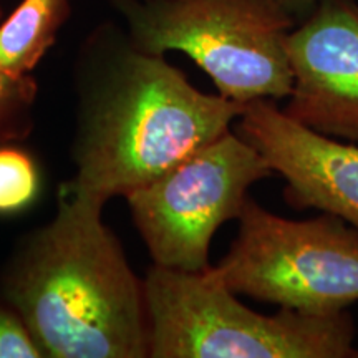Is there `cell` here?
<instances>
[{
    "label": "cell",
    "mask_w": 358,
    "mask_h": 358,
    "mask_svg": "<svg viewBox=\"0 0 358 358\" xmlns=\"http://www.w3.org/2000/svg\"><path fill=\"white\" fill-rule=\"evenodd\" d=\"M40 171L29 151L0 145V216L24 211L40 194Z\"/></svg>",
    "instance_id": "11"
},
{
    "label": "cell",
    "mask_w": 358,
    "mask_h": 358,
    "mask_svg": "<svg viewBox=\"0 0 358 358\" xmlns=\"http://www.w3.org/2000/svg\"><path fill=\"white\" fill-rule=\"evenodd\" d=\"M150 358H350L355 327L347 312L259 313L211 268L151 266L143 279Z\"/></svg>",
    "instance_id": "3"
},
{
    "label": "cell",
    "mask_w": 358,
    "mask_h": 358,
    "mask_svg": "<svg viewBox=\"0 0 358 358\" xmlns=\"http://www.w3.org/2000/svg\"><path fill=\"white\" fill-rule=\"evenodd\" d=\"M320 2L322 0H277V3L294 19L303 13H310Z\"/></svg>",
    "instance_id": "13"
},
{
    "label": "cell",
    "mask_w": 358,
    "mask_h": 358,
    "mask_svg": "<svg viewBox=\"0 0 358 358\" xmlns=\"http://www.w3.org/2000/svg\"><path fill=\"white\" fill-rule=\"evenodd\" d=\"M229 250L213 275L237 295L306 315L358 302V229L332 214L287 219L248 198Z\"/></svg>",
    "instance_id": "5"
},
{
    "label": "cell",
    "mask_w": 358,
    "mask_h": 358,
    "mask_svg": "<svg viewBox=\"0 0 358 358\" xmlns=\"http://www.w3.org/2000/svg\"><path fill=\"white\" fill-rule=\"evenodd\" d=\"M271 176L262 155L229 129L124 199L155 266L203 272L219 227L239 217L250 186Z\"/></svg>",
    "instance_id": "6"
},
{
    "label": "cell",
    "mask_w": 358,
    "mask_h": 358,
    "mask_svg": "<svg viewBox=\"0 0 358 358\" xmlns=\"http://www.w3.org/2000/svg\"><path fill=\"white\" fill-rule=\"evenodd\" d=\"M70 17V0H22L0 25V69L32 73Z\"/></svg>",
    "instance_id": "9"
},
{
    "label": "cell",
    "mask_w": 358,
    "mask_h": 358,
    "mask_svg": "<svg viewBox=\"0 0 358 358\" xmlns=\"http://www.w3.org/2000/svg\"><path fill=\"white\" fill-rule=\"evenodd\" d=\"M103 208L60 187L55 217L27 234L0 272V301L45 358H150L143 280Z\"/></svg>",
    "instance_id": "2"
},
{
    "label": "cell",
    "mask_w": 358,
    "mask_h": 358,
    "mask_svg": "<svg viewBox=\"0 0 358 358\" xmlns=\"http://www.w3.org/2000/svg\"><path fill=\"white\" fill-rule=\"evenodd\" d=\"M355 358H358V350H355V355H353Z\"/></svg>",
    "instance_id": "14"
},
{
    "label": "cell",
    "mask_w": 358,
    "mask_h": 358,
    "mask_svg": "<svg viewBox=\"0 0 358 358\" xmlns=\"http://www.w3.org/2000/svg\"><path fill=\"white\" fill-rule=\"evenodd\" d=\"M75 90V173L62 187L101 206L127 198L217 140L244 108L201 92L113 22L98 25L80 45Z\"/></svg>",
    "instance_id": "1"
},
{
    "label": "cell",
    "mask_w": 358,
    "mask_h": 358,
    "mask_svg": "<svg viewBox=\"0 0 358 358\" xmlns=\"http://www.w3.org/2000/svg\"><path fill=\"white\" fill-rule=\"evenodd\" d=\"M237 133L284 179L289 204L319 209L358 229V146L303 127L272 100L244 105Z\"/></svg>",
    "instance_id": "8"
},
{
    "label": "cell",
    "mask_w": 358,
    "mask_h": 358,
    "mask_svg": "<svg viewBox=\"0 0 358 358\" xmlns=\"http://www.w3.org/2000/svg\"><path fill=\"white\" fill-rule=\"evenodd\" d=\"M128 37L155 55L181 52L239 105L284 100L292 88L287 35L294 17L277 0H108Z\"/></svg>",
    "instance_id": "4"
},
{
    "label": "cell",
    "mask_w": 358,
    "mask_h": 358,
    "mask_svg": "<svg viewBox=\"0 0 358 358\" xmlns=\"http://www.w3.org/2000/svg\"><path fill=\"white\" fill-rule=\"evenodd\" d=\"M292 88L285 115L332 138L358 141V6L322 0L287 35Z\"/></svg>",
    "instance_id": "7"
},
{
    "label": "cell",
    "mask_w": 358,
    "mask_h": 358,
    "mask_svg": "<svg viewBox=\"0 0 358 358\" xmlns=\"http://www.w3.org/2000/svg\"><path fill=\"white\" fill-rule=\"evenodd\" d=\"M0 358H45L22 317L0 301Z\"/></svg>",
    "instance_id": "12"
},
{
    "label": "cell",
    "mask_w": 358,
    "mask_h": 358,
    "mask_svg": "<svg viewBox=\"0 0 358 358\" xmlns=\"http://www.w3.org/2000/svg\"><path fill=\"white\" fill-rule=\"evenodd\" d=\"M38 85L32 73L0 69V145L25 140L34 128Z\"/></svg>",
    "instance_id": "10"
}]
</instances>
